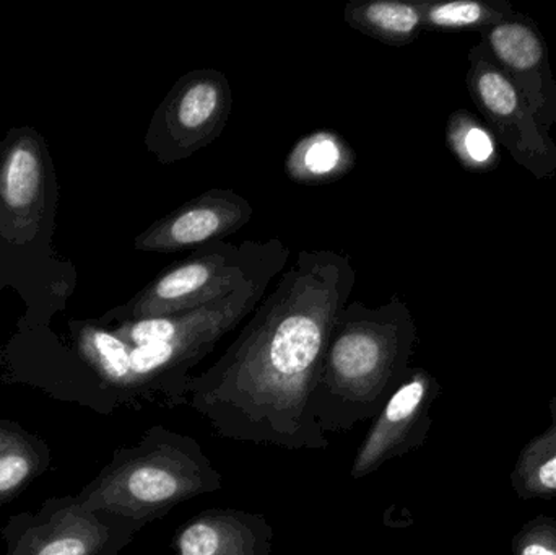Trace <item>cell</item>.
Instances as JSON below:
<instances>
[{
    "label": "cell",
    "instance_id": "cell-1",
    "mask_svg": "<svg viewBox=\"0 0 556 555\" xmlns=\"http://www.w3.org/2000/svg\"><path fill=\"white\" fill-rule=\"evenodd\" d=\"M355 286L345 254L300 251L230 348L189 378L186 406L222 439L290 452L329 449L313 394L330 329Z\"/></svg>",
    "mask_w": 556,
    "mask_h": 555
},
{
    "label": "cell",
    "instance_id": "cell-2",
    "mask_svg": "<svg viewBox=\"0 0 556 555\" xmlns=\"http://www.w3.org/2000/svg\"><path fill=\"white\" fill-rule=\"evenodd\" d=\"M283 267L264 270L224 299L185 312L181 331L166 341L129 345L110 329L94 332L88 362L100 383L103 409L155 404L186 406L188 381L218 342L254 312Z\"/></svg>",
    "mask_w": 556,
    "mask_h": 555
},
{
    "label": "cell",
    "instance_id": "cell-3",
    "mask_svg": "<svg viewBox=\"0 0 556 555\" xmlns=\"http://www.w3.org/2000/svg\"><path fill=\"white\" fill-rule=\"evenodd\" d=\"M417 326L397 295L381 306L349 302L330 329L313 394L324 433L375 419L410 374Z\"/></svg>",
    "mask_w": 556,
    "mask_h": 555
},
{
    "label": "cell",
    "instance_id": "cell-4",
    "mask_svg": "<svg viewBox=\"0 0 556 555\" xmlns=\"http://www.w3.org/2000/svg\"><path fill=\"white\" fill-rule=\"evenodd\" d=\"M222 484L220 472L192 437L159 424L136 445L116 450L77 497L88 510L146 528L185 502L220 491Z\"/></svg>",
    "mask_w": 556,
    "mask_h": 555
},
{
    "label": "cell",
    "instance_id": "cell-5",
    "mask_svg": "<svg viewBox=\"0 0 556 555\" xmlns=\"http://www.w3.org/2000/svg\"><path fill=\"white\" fill-rule=\"evenodd\" d=\"M290 254V248L278 238L263 243L214 241L160 273L142 292L108 318L124 323L192 312L224 299L270 267L285 266Z\"/></svg>",
    "mask_w": 556,
    "mask_h": 555
},
{
    "label": "cell",
    "instance_id": "cell-6",
    "mask_svg": "<svg viewBox=\"0 0 556 555\" xmlns=\"http://www.w3.org/2000/svg\"><path fill=\"white\" fill-rule=\"evenodd\" d=\"M142 530L127 518L88 510L77 495H64L12 515L0 538L3 555H117Z\"/></svg>",
    "mask_w": 556,
    "mask_h": 555
},
{
    "label": "cell",
    "instance_id": "cell-7",
    "mask_svg": "<svg viewBox=\"0 0 556 555\" xmlns=\"http://www.w3.org/2000/svg\"><path fill=\"white\" fill-rule=\"evenodd\" d=\"M231 108L233 93L224 72H188L156 108L147 130V149L163 165L191 159L222 136Z\"/></svg>",
    "mask_w": 556,
    "mask_h": 555
},
{
    "label": "cell",
    "instance_id": "cell-8",
    "mask_svg": "<svg viewBox=\"0 0 556 555\" xmlns=\"http://www.w3.org/2000/svg\"><path fill=\"white\" fill-rule=\"evenodd\" d=\"M467 62L470 98L500 146L539 181L555 176V140L539 123L521 91L500 71L482 42L470 48Z\"/></svg>",
    "mask_w": 556,
    "mask_h": 555
},
{
    "label": "cell",
    "instance_id": "cell-9",
    "mask_svg": "<svg viewBox=\"0 0 556 555\" xmlns=\"http://www.w3.org/2000/svg\"><path fill=\"white\" fill-rule=\"evenodd\" d=\"M480 42L500 71L521 91L539 123L547 130L556 126V78L547 39L538 22L515 10L480 33Z\"/></svg>",
    "mask_w": 556,
    "mask_h": 555
},
{
    "label": "cell",
    "instance_id": "cell-10",
    "mask_svg": "<svg viewBox=\"0 0 556 555\" xmlns=\"http://www.w3.org/2000/svg\"><path fill=\"white\" fill-rule=\"evenodd\" d=\"M437 393V380L424 368H412L404 383L372 419L353 458L350 469L353 481L368 478L386 463L407 455L424 443L431 422L428 409Z\"/></svg>",
    "mask_w": 556,
    "mask_h": 555
},
{
    "label": "cell",
    "instance_id": "cell-11",
    "mask_svg": "<svg viewBox=\"0 0 556 555\" xmlns=\"http://www.w3.org/2000/svg\"><path fill=\"white\" fill-rule=\"evenodd\" d=\"M253 205L231 189H211L147 228L136 248L147 253L199 250L237 234L253 217Z\"/></svg>",
    "mask_w": 556,
    "mask_h": 555
},
{
    "label": "cell",
    "instance_id": "cell-12",
    "mask_svg": "<svg viewBox=\"0 0 556 555\" xmlns=\"http://www.w3.org/2000/svg\"><path fill=\"white\" fill-rule=\"evenodd\" d=\"M172 547L175 555H270L274 530L263 515L211 508L182 525Z\"/></svg>",
    "mask_w": 556,
    "mask_h": 555
},
{
    "label": "cell",
    "instance_id": "cell-13",
    "mask_svg": "<svg viewBox=\"0 0 556 555\" xmlns=\"http://www.w3.org/2000/svg\"><path fill=\"white\" fill-rule=\"evenodd\" d=\"M51 463V449L41 437L0 419V507L22 495Z\"/></svg>",
    "mask_w": 556,
    "mask_h": 555
},
{
    "label": "cell",
    "instance_id": "cell-14",
    "mask_svg": "<svg viewBox=\"0 0 556 555\" xmlns=\"http://www.w3.org/2000/svg\"><path fill=\"white\" fill-rule=\"evenodd\" d=\"M343 20L356 31L391 46H407L424 26V0H353Z\"/></svg>",
    "mask_w": 556,
    "mask_h": 555
},
{
    "label": "cell",
    "instance_id": "cell-15",
    "mask_svg": "<svg viewBox=\"0 0 556 555\" xmlns=\"http://www.w3.org/2000/svg\"><path fill=\"white\" fill-rule=\"evenodd\" d=\"M346 143L329 130H319L300 140L287 160V173L301 185H323L340 178L352 166Z\"/></svg>",
    "mask_w": 556,
    "mask_h": 555
},
{
    "label": "cell",
    "instance_id": "cell-16",
    "mask_svg": "<svg viewBox=\"0 0 556 555\" xmlns=\"http://www.w3.org/2000/svg\"><path fill=\"white\" fill-rule=\"evenodd\" d=\"M0 195L10 211L28 215L42 195V162L38 143L20 140L7 153L0 169Z\"/></svg>",
    "mask_w": 556,
    "mask_h": 555
},
{
    "label": "cell",
    "instance_id": "cell-17",
    "mask_svg": "<svg viewBox=\"0 0 556 555\" xmlns=\"http://www.w3.org/2000/svg\"><path fill=\"white\" fill-rule=\"evenodd\" d=\"M446 143L466 172L490 173L502 162L500 143L485 121L467 110L451 114L446 124Z\"/></svg>",
    "mask_w": 556,
    "mask_h": 555
},
{
    "label": "cell",
    "instance_id": "cell-18",
    "mask_svg": "<svg viewBox=\"0 0 556 555\" xmlns=\"http://www.w3.org/2000/svg\"><path fill=\"white\" fill-rule=\"evenodd\" d=\"M515 12L508 0H424V26L433 31H485Z\"/></svg>",
    "mask_w": 556,
    "mask_h": 555
},
{
    "label": "cell",
    "instance_id": "cell-19",
    "mask_svg": "<svg viewBox=\"0 0 556 555\" xmlns=\"http://www.w3.org/2000/svg\"><path fill=\"white\" fill-rule=\"evenodd\" d=\"M539 479H541L545 488L555 489L556 491V456L542 466L541 472H539Z\"/></svg>",
    "mask_w": 556,
    "mask_h": 555
},
{
    "label": "cell",
    "instance_id": "cell-20",
    "mask_svg": "<svg viewBox=\"0 0 556 555\" xmlns=\"http://www.w3.org/2000/svg\"><path fill=\"white\" fill-rule=\"evenodd\" d=\"M521 555H556V553L548 550V547L542 546V544H529L528 547H525Z\"/></svg>",
    "mask_w": 556,
    "mask_h": 555
}]
</instances>
